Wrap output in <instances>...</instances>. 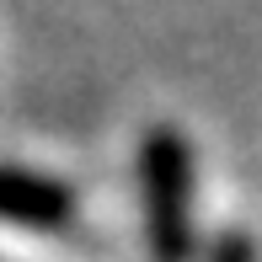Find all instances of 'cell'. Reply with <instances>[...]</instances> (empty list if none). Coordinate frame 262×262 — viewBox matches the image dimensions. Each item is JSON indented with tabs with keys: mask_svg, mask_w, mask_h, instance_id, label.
Here are the masks:
<instances>
[{
	"mask_svg": "<svg viewBox=\"0 0 262 262\" xmlns=\"http://www.w3.org/2000/svg\"><path fill=\"white\" fill-rule=\"evenodd\" d=\"M70 220H75V193L59 177L0 161V225L49 235V230H64Z\"/></svg>",
	"mask_w": 262,
	"mask_h": 262,
	"instance_id": "obj_2",
	"label": "cell"
},
{
	"mask_svg": "<svg viewBox=\"0 0 262 262\" xmlns=\"http://www.w3.org/2000/svg\"><path fill=\"white\" fill-rule=\"evenodd\" d=\"M204 262H257V241H252L246 230H225L220 241L209 246Z\"/></svg>",
	"mask_w": 262,
	"mask_h": 262,
	"instance_id": "obj_3",
	"label": "cell"
},
{
	"mask_svg": "<svg viewBox=\"0 0 262 262\" xmlns=\"http://www.w3.org/2000/svg\"><path fill=\"white\" fill-rule=\"evenodd\" d=\"M139 204L150 262H193V145L182 128L156 123L139 145Z\"/></svg>",
	"mask_w": 262,
	"mask_h": 262,
	"instance_id": "obj_1",
	"label": "cell"
}]
</instances>
